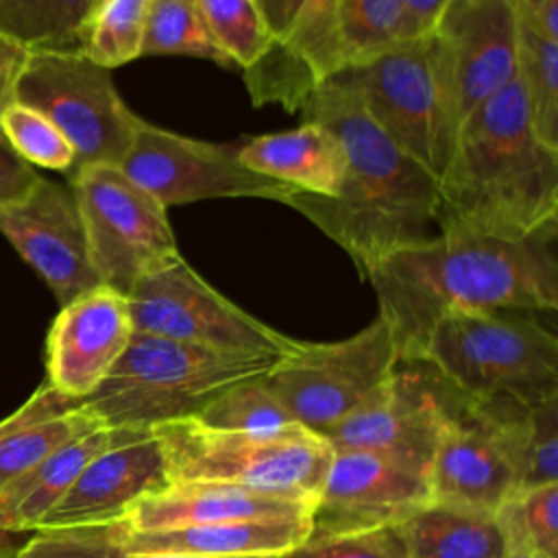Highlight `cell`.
I'll return each mask as SVG.
<instances>
[{"label":"cell","mask_w":558,"mask_h":558,"mask_svg":"<svg viewBox=\"0 0 558 558\" xmlns=\"http://www.w3.org/2000/svg\"><path fill=\"white\" fill-rule=\"evenodd\" d=\"M558 225L521 240L438 233L377 262L366 281L399 360H421L436 323L469 312H554Z\"/></svg>","instance_id":"1"},{"label":"cell","mask_w":558,"mask_h":558,"mask_svg":"<svg viewBox=\"0 0 558 558\" xmlns=\"http://www.w3.org/2000/svg\"><path fill=\"white\" fill-rule=\"evenodd\" d=\"M301 116L338 140L344 174L336 196L296 190L286 205L344 248L362 279L386 255L429 238L438 179L373 122L349 87L327 78Z\"/></svg>","instance_id":"2"},{"label":"cell","mask_w":558,"mask_h":558,"mask_svg":"<svg viewBox=\"0 0 558 558\" xmlns=\"http://www.w3.org/2000/svg\"><path fill=\"white\" fill-rule=\"evenodd\" d=\"M434 225L504 240L558 225V150L536 137L517 76L460 124Z\"/></svg>","instance_id":"3"},{"label":"cell","mask_w":558,"mask_h":558,"mask_svg":"<svg viewBox=\"0 0 558 558\" xmlns=\"http://www.w3.org/2000/svg\"><path fill=\"white\" fill-rule=\"evenodd\" d=\"M277 360L133 331L120 360L83 405L105 427L153 429L194 416L220 390L264 375Z\"/></svg>","instance_id":"4"},{"label":"cell","mask_w":558,"mask_h":558,"mask_svg":"<svg viewBox=\"0 0 558 558\" xmlns=\"http://www.w3.org/2000/svg\"><path fill=\"white\" fill-rule=\"evenodd\" d=\"M462 395L525 405L558 397V340L530 312L449 314L432 329L423 357Z\"/></svg>","instance_id":"5"},{"label":"cell","mask_w":558,"mask_h":558,"mask_svg":"<svg viewBox=\"0 0 558 558\" xmlns=\"http://www.w3.org/2000/svg\"><path fill=\"white\" fill-rule=\"evenodd\" d=\"M150 432L161 447L170 484H235L316 499L333 458L331 445L301 425L277 432H218L187 416Z\"/></svg>","instance_id":"6"},{"label":"cell","mask_w":558,"mask_h":558,"mask_svg":"<svg viewBox=\"0 0 558 558\" xmlns=\"http://www.w3.org/2000/svg\"><path fill=\"white\" fill-rule=\"evenodd\" d=\"M349 87L373 122L436 179L456 144L458 122L429 35L405 39L333 76Z\"/></svg>","instance_id":"7"},{"label":"cell","mask_w":558,"mask_h":558,"mask_svg":"<svg viewBox=\"0 0 558 558\" xmlns=\"http://www.w3.org/2000/svg\"><path fill=\"white\" fill-rule=\"evenodd\" d=\"M530 405L458 390L429 460L432 501L495 512L521 486Z\"/></svg>","instance_id":"8"},{"label":"cell","mask_w":558,"mask_h":558,"mask_svg":"<svg viewBox=\"0 0 558 558\" xmlns=\"http://www.w3.org/2000/svg\"><path fill=\"white\" fill-rule=\"evenodd\" d=\"M15 102L44 113L65 135L76 153L74 170L120 166L142 122L118 94L111 70L81 50H28Z\"/></svg>","instance_id":"9"},{"label":"cell","mask_w":558,"mask_h":558,"mask_svg":"<svg viewBox=\"0 0 558 558\" xmlns=\"http://www.w3.org/2000/svg\"><path fill=\"white\" fill-rule=\"evenodd\" d=\"M68 181L102 286L126 296L142 277L181 259L168 209L118 166H83Z\"/></svg>","instance_id":"10"},{"label":"cell","mask_w":558,"mask_h":558,"mask_svg":"<svg viewBox=\"0 0 558 558\" xmlns=\"http://www.w3.org/2000/svg\"><path fill=\"white\" fill-rule=\"evenodd\" d=\"M397 362L395 338L377 316L342 340H299L264 373V381L294 423L325 436L392 375Z\"/></svg>","instance_id":"11"},{"label":"cell","mask_w":558,"mask_h":558,"mask_svg":"<svg viewBox=\"0 0 558 558\" xmlns=\"http://www.w3.org/2000/svg\"><path fill=\"white\" fill-rule=\"evenodd\" d=\"M126 303L137 333L275 357L290 353L299 342L222 296L183 257L142 277Z\"/></svg>","instance_id":"12"},{"label":"cell","mask_w":558,"mask_h":558,"mask_svg":"<svg viewBox=\"0 0 558 558\" xmlns=\"http://www.w3.org/2000/svg\"><path fill=\"white\" fill-rule=\"evenodd\" d=\"M118 168L166 209L214 198H268L286 205L296 192L244 168L235 146L185 137L146 120Z\"/></svg>","instance_id":"13"},{"label":"cell","mask_w":558,"mask_h":558,"mask_svg":"<svg viewBox=\"0 0 558 558\" xmlns=\"http://www.w3.org/2000/svg\"><path fill=\"white\" fill-rule=\"evenodd\" d=\"M456 395L427 360H399L392 375L323 438L333 451H377L429 469Z\"/></svg>","instance_id":"14"},{"label":"cell","mask_w":558,"mask_h":558,"mask_svg":"<svg viewBox=\"0 0 558 558\" xmlns=\"http://www.w3.org/2000/svg\"><path fill=\"white\" fill-rule=\"evenodd\" d=\"M427 501L429 469L377 451H333L305 541L399 525Z\"/></svg>","instance_id":"15"},{"label":"cell","mask_w":558,"mask_h":558,"mask_svg":"<svg viewBox=\"0 0 558 558\" xmlns=\"http://www.w3.org/2000/svg\"><path fill=\"white\" fill-rule=\"evenodd\" d=\"M270 33L268 52L242 72L251 102L301 111L342 65L336 0H257Z\"/></svg>","instance_id":"16"},{"label":"cell","mask_w":558,"mask_h":558,"mask_svg":"<svg viewBox=\"0 0 558 558\" xmlns=\"http://www.w3.org/2000/svg\"><path fill=\"white\" fill-rule=\"evenodd\" d=\"M427 35L460 129L517 76L514 7L510 0H449Z\"/></svg>","instance_id":"17"},{"label":"cell","mask_w":558,"mask_h":558,"mask_svg":"<svg viewBox=\"0 0 558 558\" xmlns=\"http://www.w3.org/2000/svg\"><path fill=\"white\" fill-rule=\"evenodd\" d=\"M0 233L46 281L61 307L102 286L70 185L39 177L24 196L0 205Z\"/></svg>","instance_id":"18"},{"label":"cell","mask_w":558,"mask_h":558,"mask_svg":"<svg viewBox=\"0 0 558 558\" xmlns=\"http://www.w3.org/2000/svg\"><path fill=\"white\" fill-rule=\"evenodd\" d=\"M113 429V442L81 471L37 530L122 521L142 497L170 486L155 434L131 427Z\"/></svg>","instance_id":"19"},{"label":"cell","mask_w":558,"mask_h":558,"mask_svg":"<svg viewBox=\"0 0 558 558\" xmlns=\"http://www.w3.org/2000/svg\"><path fill=\"white\" fill-rule=\"evenodd\" d=\"M133 336L126 296L109 286L76 296L59 310L46 340L48 384L85 399L109 375Z\"/></svg>","instance_id":"20"},{"label":"cell","mask_w":558,"mask_h":558,"mask_svg":"<svg viewBox=\"0 0 558 558\" xmlns=\"http://www.w3.org/2000/svg\"><path fill=\"white\" fill-rule=\"evenodd\" d=\"M314 499L235 484L183 482L142 497L120 521L126 530H172L255 519L310 517Z\"/></svg>","instance_id":"21"},{"label":"cell","mask_w":558,"mask_h":558,"mask_svg":"<svg viewBox=\"0 0 558 558\" xmlns=\"http://www.w3.org/2000/svg\"><path fill=\"white\" fill-rule=\"evenodd\" d=\"M118 541L133 554H177L198 558L283 556L310 534V517L255 519L172 530H126L113 521Z\"/></svg>","instance_id":"22"},{"label":"cell","mask_w":558,"mask_h":558,"mask_svg":"<svg viewBox=\"0 0 558 558\" xmlns=\"http://www.w3.org/2000/svg\"><path fill=\"white\" fill-rule=\"evenodd\" d=\"M235 157L257 174L316 196H336L344 174L342 146L312 120L290 131L246 137L235 146Z\"/></svg>","instance_id":"23"},{"label":"cell","mask_w":558,"mask_h":558,"mask_svg":"<svg viewBox=\"0 0 558 558\" xmlns=\"http://www.w3.org/2000/svg\"><path fill=\"white\" fill-rule=\"evenodd\" d=\"M105 427L83 399L41 384L13 414L0 421V490L68 440Z\"/></svg>","instance_id":"24"},{"label":"cell","mask_w":558,"mask_h":558,"mask_svg":"<svg viewBox=\"0 0 558 558\" xmlns=\"http://www.w3.org/2000/svg\"><path fill=\"white\" fill-rule=\"evenodd\" d=\"M116 438L113 427L76 436L0 490V525L13 534L35 532L81 471Z\"/></svg>","instance_id":"25"},{"label":"cell","mask_w":558,"mask_h":558,"mask_svg":"<svg viewBox=\"0 0 558 558\" xmlns=\"http://www.w3.org/2000/svg\"><path fill=\"white\" fill-rule=\"evenodd\" d=\"M408 558H506L493 512L427 501L399 523Z\"/></svg>","instance_id":"26"},{"label":"cell","mask_w":558,"mask_h":558,"mask_svg":"<svg viewBox=\"0 0 558 558\" xmlns=\"http://www.w3.org/2000/svg\"><path fill=\"white\" fill-rule=\"evenodd\" d=\"M96 0H0V35L28 50H81Z\"/></svg>","instance_id":"27"},{"label":"cell","mask_w":558,"mask_h":558,"mask_svg":"<svg viewBox=\"0 0 558 558\" xmlns=\"http://www.w3.org/2000/svg\"><path fill=\"white\" fill-rule=\"evenodd\" d=\"M517 78L536 137L558 150V39L517 17Z\"/></svg>","instance_id":"28"},{"label":"cell","mask_w":558,"mask_h":558,"mask_svg":"<svg viewBox=\"0 0 558 558\" xmlns=\"http://www.w3.org/2000/svg\"><path fill=\"white\" fill-rule=\"evenodd\" d=\"M493 514L508 551L558 558V484L519 488Z\"/></svg>","instance_id":"29"},{"label":"cell","mask_w":558,"mask_h":558,"mask_svg":"<svg viewBox=\"0 0 558 558\" xmlns=\"http://www.w3.org/2000/svg\"><path fill=\"white\" fill-rule=\"evenodd\" d=\"M336 17L344 65L410 39L403 0H336Z\"/></svg>","instance_id":"30"},{"label":"cell","mask_w":558,"mask_h":558,"mask_svg":"<svg viewBox=\"0 0 558 558\" xmlns=\"http://www.w3.org/2000/svg\"><path fill=\"white\" fill-rule=\"evenodd\" d=\"M148 7L150 0H98L81 52L107 70L142 57Z\"/></svg>","instance_id":"31"},{"label":"cell","mask_w":558,"mask_h":558,"mask_svg":"<svg viewBox=\"0 0 558 558\" xmlns=\"http://www.w3.org/2000/svg\"><path fill=\"white\" fill-rule=\"evenodd\" d=\"M192 418L218 432H277L299 425L270 392L264 375L227 386Z\"/></svg>","instance_id":"32"},{"label":"cell","mask_w":558,"mask_h":558,"mask_svg":"<svg viewBox=\"0 0 558 558\" xmlns=\"http://www.w3.org/2000/svg\"><path fill=\"white\" fill-rule=\"evenodd\" d=\"M201 20L231 68L251 70L270 48L257 0H196Z\"/></svg>","instance_id":"33"},{"label":"cell","mask_w":558,"mask_h":558,"mask_svg":"<svg viewBox=\"0 0 558 558\" xmlns=\"http://www.w3.org/2000/svg\"><path fill=\"white\" fill-rule=\"evenodd\" d=\"M148 54H185L231 68L211 41L196 0H150L142 57Z\"/></svg>","instance_id":"34"},{"label":"cell","mask_w":558,"mask_h":558,"mask_svg":"<svg viewBox=\"0 0 558 558\" xmlns=\"http://www.w3.org/2000/svg\"><path fill=\"white\" fill-rule=\"evenodd\" d=\"M15 558H198L177 554H133L122 547L113 523L35 530ZM277 558V556H253Z\"/></svg>","instance_id":"35"},{"label":"cell","mask_w":558,"mask_h":558,"mask_svg":"<svg viewBox=\"0 0 558 558\" xmlns=\"http://www.w3.org/2000/svg\"><path fill=\"white\" fill-rule=\"evenodd\" d=\"M0 131L15 155L31 166L70 174L76 153L65 135L39 111L13 102L0 118Z\"/></svg>","instance_id":"36"},{"label":"cell","mask_w":558,"mask_h":558,"mask_svg":"<svg viewBox=\"0 0 558 558\" xmlns=\"http://www.w3.org/2000/svg\"><path fill=\"white\" fill-rule=\"evenodd\" d=\"M543 484H558V397H549L527 410L519 488Z\"/></svg>","instance_id":"37"},{"label":"cell","mask_w":558,"mask_h":558,"mask_svg":"<svg viewBox=\"0 0 558 558\" xmlns=\"http://www.w3.org/2000/svg\"><path fill=\"white\" fill-rule=\"evenodd\" d=\"M279 558H408L399 525L303 541Z\"/></svg>","instance_id":"38"},{"label":"cell","mask_w":558,"mask_h":558,"mask_svg":"<svg viewBox=\"0 0 558 558\" xmlns=\"http://www.w3.org/2000/svg\"><path fill=\"white\" fill-rule=\"evenodd\" d=\"M41 174L11 150L7 142H0V205L24 196Z\"/></svg>","instance_id":"39"},{"label":"cell","mask_w":558,"mask_h":558,"mask_svg":"<svg viewBox=\"0 0 558 558\" xmlns=\"http://www.w3.org/2000/svg\"><path fill=\"white\" fill-rule=\"evenodd\" d=\"M28 48L20 41L0 35V118L9 105L15 102V85L26 65ZM0 142H7L0 131Z\"/></svg>","instance_id":"40"},{"label":"cell","mask_w":558,"mask_h":558,"mask_svg":"<svg viewBox=\"0 0 558 558\" xmlns=\"http://www.w3.org/2000/svg\"><path fill=\"white\" fill-rule=\"evenodd\" d=\"M521 22L549 39H558V0H510Z\"/></svg>","instance_id":"41"},{"label":"cell","mask_w":558,"mask_h":558,"mask_svg":"<svg viewBox=\"0 0 558 558\" xmlns=\"http://www.w3.org/2000/svg\"><path fill=\"white\" fill-rule=\"evenodd\" d=\"M449 0H403L405 9V24H408V37H423L427 35L434 24L438 22L440 13Z\"/></svg>","instance_id":"42"},{"label":"cell","mask_w":558,"mask_h":558,"mask_svg":"<svg viewBox=\"0 0 558 558\" xmlns=\"http://www.w3.org/2000/svg\"><path fill=\"white\" fill-rule=\"evenodd\" d=\"M17 536H20V534H13V532H9V530H4V527L0 525V558H15L17 549H20L22 543H24V541H20Z\"/></svg>","instance_id":"43"},{"label":"cell","mask_w":558,"mask_h":558,"mask_svg":"<svg viewBox=\"0 0 558 558\" xmlns=\"http://www.w3.org/2000/svg\"><path fill=\"white\" fill-rule=\"evenodd\" d=\"M506 558H536V556H530V554H521V551H508Z\"/></svg>","instance_id":"44"},{"label":"cell","mask_w":558,"mask_h":558,"mask_svg":"<svg viewBox=\"0 0 558 558\" xmlns=\"http://www.w3.org/2000/svg\"><path fill=\"white\" fill-rule=\"evenodd\" d=\"M96 4H98V0H96Z\"/></svg>","instance_id":"45"}]
</instances>
